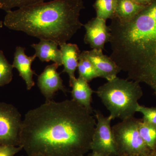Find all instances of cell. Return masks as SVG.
I'll use <instances>...</instances> for the list:
<instances>
[{"instance_id": "obj_1", "label": "cell", "mask_w": 156, "mask_h": 156, "mask_svg": "<svg viewBox=\"0 0 156 156\" xmlns=\"http://www.w3.org/2000/svg\"><path fill=\"white\" fill-rule=\"evenodd\" d=\"M96 124L72 99L46 100L26 114L20 146L28 156H84L91 150Z\"/></svg>"}, {"instance_id": "obj_2", "label": "cell", "mask_w": 156, "mask_h": 156, "mask_svg": "<svg viewBox=\"0 0 156 156\" xmlns=\"http://www.w3.org/2000/svg\"><path fill=\"white\" fill-rule=\"evenodd\" d=\"M83 0H51L6 12L3 24L9 29L58 45L66 43L81 28Z\"/></svg>"}, {"instance_id": "obj_3", "label": "cell", "mask_w": 156, "mask_h": 156, "mask_svg": "<svg viewBox=\"0 0 156 156\" xmlns=\"http://www.w3.org/2000/svg\"><path fill=\"white\" fill-rule=\"evenodd\" d=\"M110 112L112 119L134 117L143 95L139 83L118 76L98 87L95 92Z\"/></svg>"}, {"instance_id": "obj_4", "label": "cell", "mask_w": 156, "mask_h": 156, "mask_svg": "<svg viewBox=\"0 0 156 156\" xmlns=\"http://www.w3.org/2000/svg\"><path fill=\"white\" fill-rule=\"evenodd\" d=\"M140 119L131 117L112 127L118 156H148L151 152L140 134Z\"/></svg>"}, {"instance_id": "obj_5", "label": "cell", "mask_w": 156, "mask_h": 156, "mask_svg": "<svg viewBox=\"0 0 156 156\" xmlns=\"http://www.w3.org/2000/svg\"><path fill=\"white\" fill-rule=\"evenodd\" d=\"M23 120L12 105L0 102V145L20 146Z\"/></svg>"}, {"instance_id": "obj_6", "label": "cell", "mask_w": 156, "mask_h": 156, "mask_svg": "<svg viewBox=\"0 0 156 156\" xmlns=\"http://www.w3.org/2000/svg\"><path fill=\"white\" fill-rule=\"evenodd\" d=\"M97 122L93 134L91 150L105 156H118L116 146L111 127L112 119L98 110H95Z\"/></svg>"}, {"instance_id": "obj_7", "label": "cell", "mask_w": 156, "mask_h": 156, "mask_svg": "<svg viewBox=\"0 0 156 156\" xmlns=\"http://www.w3.org/2000/svg\"><path fill=\"white\" fill-rule=\"evenodd\" d=\"M86 29L84 41L92 49L103 50L105 45L109 42L111 34L106 20L98 17L93 18L83 25Z\"/></svg>"}, {"instance_id": "obj_8", "label": "cell", "mask_w": 156, "mask_h": 156, "mask_svg": "<svg viewBox=\"0 0 156 156\" xmlns=\"http://www.w3.org/2000/svg\"><path fill=\"white\" fill-rule=\"evenodd\" d=\"M58 67L55 63L48 65L38 76V87L46 100H52L55 93L59 90L65 93L67 92L60 74L57 72Z\"/></svg>"}, {"instance_id": "obj_9", "label": "cell", "mask_w": 156, "mask_h": 156, "mask_svg": "<svg viewBox=\"0 0 156 156\" xmlns=\"http://www.w3.org/2000/svg\"><path fill=\"white\" fill-rule=\"evenodd\" d=\"M83 52L94 66L100 77L109 81L116 77L122 71L110 56L103 54L102 50L92 49Z\"/></svg>"}, {"instance_id": "obj_10", "label": "cell", "mask_w": 156, "mask_h": 156, "mask_svg": "<svg viewBox=\"0 0 156 156\" xmlns=\"http://www.w3.org/2000/svg\"><path fill=\"white\" fill-rule=\"evenodd\" d=\"M25 48L17 47L14 53L13 67L17 69L19 75L25 81L27 89L30 90L35 85L33 76L36 74L31 68L32 63L37 56L35 54L32 56H27L25 53Z\"/></svg>"}, {"instance_id": "obj_11", "label": "cell", "mask_w": 156, "mask_h": 156, "mask_svg": "<svg viewBox=\"0 0 156 156\" xmlns=\"http://www.w3.org/2000/svg\"><path fill=\"white\" fill-rule=\"evenodd\" d=\"M61 53L62 65L64 66L62 73L69 76V86L76 79V70L77 69L80 50L76 44L64 43L59 45Z\"/></svg>"}, {"instance_id": "obj_12", "label": "cell", "mask_w": 156, "mask_h": 156, "mask_svg": "<svg viewBox=\"0 0 156 156\" xmlns=\"http://www.w3.org/2000/svg\"><path fill=\"white\" fill-rule=\"evenodd\" d=\"M69 86L72 88L71 95L73 100L92 114L93 110L91 102L92 94L95 92L89 86V83L79 76L73 81Z\"/></svg>"}, {"instance_id": "obj_13", "label": "cell", "mask_w": 156, "mask_h": 156, "mask_svg": "<svg viewBox=\"0 0 156 156\" xmlns=\"http://www.w3.org/2000/svg\"><path fill=\"white\" fill-rule=\"evenodd\" d=\"M58 46L56 42L41 39L39 43L32 44L30 46L35 51V55L42 62L51 61L60 66H62V61L61 51Z\"/></svg>"}, {"instance_id": "obj_14", "label": "cell", "mask_w": 156, "mask_h": 156, "mask_svg": "<svg viewBox=\"0 0 156 156\" xmlns=\"http://www.w3.org/2000/svg\"><path fill=\"white\" fill-rule=\"evenodd\" d=\"M144 6L134 0H116L114 17L122 22L133 19L139 14Z\"/></svg>"}, {"instance_id": "obj_15", "label": "cell", "mask_w": 156, "mask_h": 156, "mask_svg": "<svg viewBox=\"0 0 156 156\" xmlns=\"http://www.w3.org/2000/svg\"><path fill=\"white\" fill-rule=\"evenodd\" d=\"M77 69L79 76L88 83L95 78L100 77L94 66L83 52H81L79 58Z\"/></svg>"}, {"instance_id": "obj_16", "label": "cell", "mask_w": 156, "mask_h": 156, "mask_svg": "<svg viewBox=\"0 0 156 156\" xmlns=\"http://www.w3.org/2000/svg\"><path fill=\"white\" fill-rule=\"evenodd\" d=\"M138 129L146 145L151 151L156 150V126L148 124L140 119Z\"/></svg>"}, {"instance_id": "obj_17", "label": "cell", "mask_w": 156, "mask_h": 156, "mask_svg": "<svg viewBox=\"0 0 156 156\" xmlns=\"http://www.w3.org/2000/svg\"><path fill=\"white\" fill-rule=\"evenodd\" d=\"M116 0H96L93 7L96 17L106 20L115 17Z\"/></svg>"}, {"instance_id": "obj_18", "label": "cell", "mask_w": 156, "mask_h": 156, "mask_svg": "<svg viewBox=\"0 0 156 156\" xmlns=\"http://www.w3.org/2000/svg\"><path fill=\"white\" fill-rule=\"evenodd\" d=\"M13 65L6 59L3 52L0 50V87L11 83L13 78Z\"/></svg>"}, {"instance_id": "obj_19", "label": "cell", "mask_w": 156, "mask_h": 156, "mask_svg": "<svg viewBox=\"0 0 156 156\" xmlns=\"http://www.w3.org/2000/svg\"><path fill=\"white\" fill-rule=\"evenodd\" d=\"M46 0H0V10L7 11L14 8H20L37 3L44 2Z\"/></svg>"}, {"instance_id": "obj_20", "label": "cell", "mask_w": 156, "mask_h": 156, "mask_svg": "<svg viewBox=\"0 0 156 156\" xmlns=\"http://www.w3.org/2000/svg\"><path fill=\"white\" fill-rule=\"evenodd\" d=\"M137 112L142 114L143 122L156 126V107H148L139 104L136 108Z\"/></svg>"}, {"instance_id": "obj_21", "label": "cell", "mask_w": 156, "mask_h": 156, "mask_svg": "<svg viewBox=\"0 0 156 156\" xmlns=\"http://www.w3.org/2000/svg\"><path fill=\"white\" fill-rule=\"evenodd\" d=\"M23 149L21 146L0 145V156H14Z\"/></svg>"}, {"instance_id": "obj_22", "label": "cell", "mask_w": 156, "mask_h": 156, "mask_svg": "<svg viewBox=\"0 0 156 156\" xmlns=\"http://www.w3.org/2000/svg\"><path fill=\"white\" fill-rule=\"evenodd\" d=\"M105 156L101 154L97 153L94 152H92L88 154V155L87 156Z\"/></svg>"}, {"instance_id": "obj_23", "label": "cell", "mask_w": 156, "mask_h": 156, "mask_svg": "<svg viewBox=\"0 0 156 156\" xmlns=\"http://www.w3.org/2000/svg\"><path fill=\"white\" fill-rule=\"evenodd\" d=\"M134 1L139 4H141V5L145 3L144 0H134Z\"/></svg>"}, {"instance_id": "obj_24", "label": "cell", "mask_w": 156, "mask_h": 156, "mask_svg": "<svg viewBox=\"0 0 156 156\" xmlns=\"http://www.w3.org/2000/svg\"><path fill=\"white\" fill-rule=\"evenodd\" d=\"M148 156H156V150L152 151Z\"/></svg>"}, {"instance_id": "obj_25", "label": "cell", "mask_w": 156, "mask_h": 156, "mask_svg": "<svg viewBox=\"0 0 156 156\" xmlns=\"http://www.w3.org/2000/svg\"><path fill=\"white\" fill-rule=\"evenodd\" d=\"M3 22L2 21H0V28H2L3 27Z\"/></svg>"}, {"instance_id": "obj_26", "label": "cell", "mask_w": 156, "mask_h": 156, "mask_svg": "<svg viewBox=\"0 0 156 156\" xmlns=\"http://www.w3.org/2000/svg\"><path fill=\"white\" fill-rule=\"evenodd\" d=\"M144 2L146 3L147 2H148L149 1H150V0H144Z\"/></svg>"}, {"instance_id": "obj_27", "label": "cell", "mask_w": 156, "mask_h": 156, "mask_svg": "<svg viewBox=\"0 0 156 156\" xmlns=\"http://www.w3.org/2000/svg\"></svg>"}, {"instance_id": "obj_28", "label": "cell", "mask_w": 156, "mask_h": 156, "mask_svg": "<svg viewBox=\"0 0 156 156\" xmlns=\"http://www.w3.org/2000/svg\"></svg>"}]
</instances>
